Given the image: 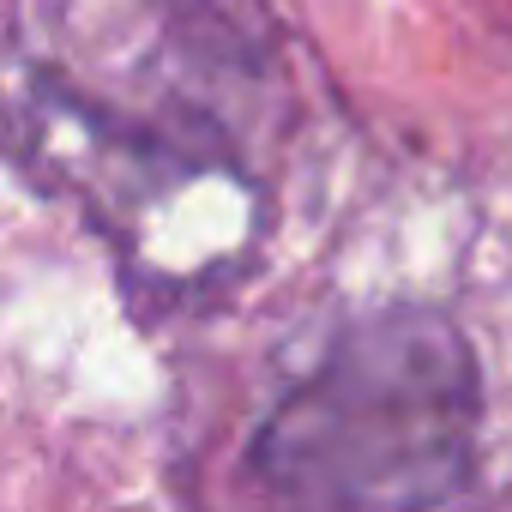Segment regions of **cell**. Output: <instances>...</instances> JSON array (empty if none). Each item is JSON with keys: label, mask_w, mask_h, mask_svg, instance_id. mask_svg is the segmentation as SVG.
<instances>
[{"label": "cell", "mask_w": 512, "mask_h": 512, "mask_svg": "<svg viewBox=\"0 0 512 512\" xmlns=\"http://www.w3.org/2000/svg\"><path fill=\"white\" fill-rule=\"evenodd\" d=\"M482 380L464 332L392 308L338 332L247 446L266 494L302 506H446L476 476Z\"/></svg>", "instance_id": "6da1fadb"}]
</instances>
